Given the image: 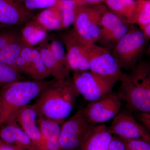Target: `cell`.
Listing matches in <instances>:
<instances>
[{
    "mask_svg": "<svg viewBox=\"0 0 150 150\" xmlns=\"http://www.w3.org/2000/svg\"><path fill=\"white\" fill-rule=\"evenodd\" d=\"M79 95L72 77L54 79L38 96L35 103L38 116L63 123L72 112Z\"/></svg>",
    "mask_w": 150,
    "mask_h": 150,
    "instance_id": "6da1fadb",
    "label": "cell"
},
{
    "mask_svg": "<svg viewBox=\"0 0 150 150\" xmlns=\"http://www.w3.org/2000/svg\"><path fill=\"white\" fill-rule=\"evenodd\" d=\"M121 84L117 94L132 112H150V67L140 61L129 74L122 73Z\"/></svg>",
    "mask_w": 150,
    "mask_h": 150,
    "instance_id": "7a4b0ae2",
    "label": "cell"
},
{
    "mask_svg": "<svg viewBox=\"0 0 150 150\" xmlns=\"http://www.w3.org/2000/svg\"><path fill=\"white\" fill-rule=\"evenodd\" d=\"M51 81L52 80H23L1 87L0 108L1 119L0 126L12 117L21 108L29 105Z\"/></svg>",
    "mask_w": 150,
    "mask_h": 150,
    "instance_id": "3957f363",
    "label": "cell"
},
{
    "mask_svg": "<svg viewBox=\"0 0 150 150\" xmlns=\"http://www.w3.org/2000/svg\"><path fill=\"white\" fill-rule=\"evenodd\" d=\"M147 42L139 28L131 25L112 50V56L121 69L131 70L139 62Z\"/></svg>",
    "mask_w": 150,
    "mask_h": 150,
    "instance_id": "277c9868",
    "label": "cell"
},
{
    "mask_svg": "<svg viewBox=\"0 0 150 150\" xmlns=\"http://www.w3.org/2000/svg\"><path fill=\"white\" fill-rule=\"evenodd\" d=\"M108 9L107 6L102 4L87 5L80 8L73 23V31L83 40L96 43L100 36V23Z\"/></svg>",
    "mask_w": 150,
    "mask_h": 150,
    "instance_id": "5b68a950",
    "label": "cell"
},
{
    "mask_svg": "<svg viewBox=\"0 0 150 150\" xmlns=\"http://www.w3.org/2000/svg\"><path fill=\"white\" fill-rule=\"evenodd\" d=\"M86 52L90 71L115 82L119 80L123 72L109 50L87 42Z\"/></svg>",
    "mask_w": 150,
    "mask_h": 150,
    "instance_id": "8992f818",
    "label": "cell"
},
{
    "mask_svg": "<svg viewBox=\"0 0 150 150\" xmlns=\"http://www.w3.org/2000/svg\"><path fill=\"white\" fill-rule=\"evenodd\" d=\"M94 125L84 114L83 108L78 111L62 124L59 150H79L85 136Z\"/></svg>",
    "mask_w": 150,
    "mask_h": 150,
    "instance_id": "52a82bcc",
    "label": "cell"
},
{
    "mask_svg": "<svg viewBox=\"0 0 150 150\" xmlns=\"http://www.w3.org/2000/svg\"><path fill=\"white\" fill-rule=\"evenodd\" d=\"M72 79L79 94L90 102L112 91L116 83L88 71L74 72Z\"/></svg>",
    "mask_w": 150,
    "mask_h": 150,
    "instance_id": "ba28073f",
    "label": "cell"
},
{
    "mask_svg": "<svg viewBox=\"0 0 150 150\" xmlns=\"http://www.w3.org/2000/svg\"><path fill=\"white\" fill-rule=\"evenodd\" d=\"M132 112L127 108L121 109L108 127L110 133L121 139L150 142L149 131L139 123Z\"/></svg>",
    "mask_w": 150,
    "mask_h": 150,
    "instance_id": "9c48e42d",
    "label": "cell"
},
{
    "mask_svg": "<svg viewBox=\"0 0 150 150\" xmlns=\"http://www.w3.org/2000/svg\"><path fill=\"white\" fill-rule=\"evenodd\" d=\"M122 106V101L116 93L110 91L83 108L84 114L94 124L104 123L117 115Z\"/></svg>",
    "mask_w": 150,
    "mask_h": 150,
    "instance_id": "30bf717a",
    "label": "cell"
},
{
    "mask_svg": "<svg viewBox=\"0 0 150 150\" xmlns=\"http://www.w3.org/2000/svg\"><path fill=\"white\" fill-rule=\"evenodd\" d=\"M59 39L65 46L70 70L73 72L88 71L86 52L87 41L79 37L72 29L60 34Z\"/></svg>",
    "mask_w": 150,
    "mask_h": 150,
    "instance_id": "8fae6325",
    "label": "cell"
},
{
    "mask_svg": "<svg viewBox=\"0 0 150 150\" xmlns=\"http://www.w3.org/2000/svg\"><path fill=\"white\" fill-rule=\"evenodd\" d=\"M16 71L34 80H43L50 76L37 48L24 46L17 60Z\"/></svg>",
    "mask_w": 150,
    "mask_h": 150,
    "instance_id": "7c38bea8",
    "label": "cell"
},
{
    "mask_svg": "<svg viewBox=\"0 0 150 150\" xmlns=\"http://www.w3.org/2000/svg\"><path fill=\"white\" fill-rule=\"evenodd\" d=\"M33 17L18 0H0V28L24 25Z\"/></svg>",
    "mask_w": 150,
    "mask_h": 150,
    "instance_id": "4fadbf2b",
    "label": "cell"
},
{
    "mask_svg": "<svg viewBox=\"0 0 150 150\" xmlns=\"http://www.w3.org/2000/svg\"><path fill=\"white\" fill-rule=\"evenodd\" d=\"M38 111L34 104H29L21 108L11 118L15 119L31 140L33 150L40 144L41 140V132L38 123Z\"/></svg>",
    "mask_w": 150,
    "mask_h": 150,
    "instance_id": "5bb4252c",
    "label": "cell"
},
{
    "mask_svg": "<svg viewBox=\"0 0 150 150\" xmlns=\"http://www.w3.org/2000/svg\"><path fill=\"white\" fill-rule=\"evenodd\" d=\"M0 127V139L17 150H33L31 140L14 118H10Z\"/></svg>",
    "mask_w": 150,
    "mask_h": 150,
    "instance_id": "9a60e30c",
    "label": "cell"
},
{
    "mask_svg": "<svg viewBox=\"0 0 150 150\" xmlns=\"http://www.w3.org/2000/svg\"><path fill=\"white\" fill-rule=\"evenodd\" d=\"M38 123L41 132V140L33 150H59L62 123L42 116H38Z\"/></svg>",
    "mask_w": 150,
    "mask_h": 150,
    "instance_id": "2e32d148",
    "label": "cell"
},
{
    "mask_svg": "<svg viewBox=\"0 0 150 150\" xmlns=\"http://www.w3.org/2000/svg\"><path fill=\"white\" fill-rule=\"evenodd\" d=\"M113 138L104 123L95 124L86 134L79 150H109Z\"/></svg>",
    "mask_w": 150,
    "mask_h": 150,
    "instance_id": "e0dca14e",
    "label": "cell"
},
{
    "mask_svg": "<svg viewBox=\"0 0 150 150\" xmlns=\"http://www.w3.org/2000/svg\"><path fill=\"white\" fill-rule=\"evenodd\" d=\"M48 32L32 19L24 25L20 35L25 46L34 47L46 40Z\"/></svg>",
    "mask_w": 150,
    "mask_h": 150,
    "instance_id": "ac0fdd59",
    "label": "cell"
},
{
    "mask_svg": "<svg viewBox=\"0 0 150 150\" xmlns=\"http://www.w3.org/2000/svg\"><path fill=\"white\" fill-rule=\"evenodd\" d=\"M32 19L47 31L62 29V14L56 5L42 10Z\"/></svg>",
    "mask_w": 150,
    "mask_h": 150,
    "instance_id": "d6986e66",
    "label": "cell"
},
{
    "mask_svg": "<svg viewBox=\"0 0 150 150\" xmlns=\"http://www.w3.org/2000/svg\"><path fill=\"white\" fill-rule=\"evenodd\" d=\"M40 52L43 63L54 79L63 80L71 77L70 73L63 69L55 59L49 44L46 40L37 47Z\"/></svg>",
    "mask_w": 150,
    "mask_h": 150,
    "instance_id": "ffe728a7",
    "label": "cell"
},
{
    "mask_svg": "<svg viewBox=\"0 0 150 150\" xmlns=\"http://www.w3.org/2000/svg\"><path fill=\"white\" fill-rule=\"evenodd\" d=\"M87 5L84 0H60L56 5L62 14V29L73 25L78 10Z\"/></svg>",
    "mask_w": 150,
    "mask_h": 150,
    "instance_id": "44dd1931",
    "label": "cell"
},
{
    "mask_svg": "<svg viewBox=\"0 0 150 150\" xmlns=\"http://www.w3.org/2000/svg\"><path fill=\"white\" fill-rule=\"evenodd\" d=\"M135 2L136 0H105L104 3L109 10L125 22L132 25Z\"/></svg>",
    "mask_w": 150,
    "mask_h": 150,
    "instance_id": "7402d4cb",
    "label": "cell"
},
{
    "mask_svg": "<svg viewBox=\"0 0 150 150\" xmlns=\"http://www.w3.org/2000/svg\"><path fill=\"white\" fill-rule=\"evenodd\" d=\"M24 46L20 34H18L12 42L0 50V63L10 66L16 70L17 60Z\"/></svg>",
    "mask_w": 150,
    "mask_h": 150,
    "instance_id": "603a6c76",
    "label": "cell"
},
{
    "mask_svg": "<svg viewBox=\"0 0 150 150\" xmlns=\"http://www.w3.org/2000/svg\"><path fill=\"white\" fill-rule=\"evenodd\" d=\"M124 22H125L117 15L108 9L100 23V33L97 42L103 40L111 31Z\"/></svg>",
    "mask_w": 150,
    "mask_h": 150,
    "instance_id": "cb8c5ba5",
    "label": "cell"
},
{
    "mask_svg": "<svg viewBox=\"0 0 150 150\" xmlns=\"http://www.w3.org/2000/svg\"><path fill=\"white\" fill-rule=\"evenodd\" d=\"M150 23V1L136 0L132 24L139 28Z\"/></svg>",
    "mask_w": 150,
    "mask_h": 150,
    "instance_id": "d4e9b609",
    "label": "cell"
},
{
    "mask_svg": "<svg viewBox=\"0 0 150 150\" xmlns=\"http://www.w3.org/2000/svg\"><path fill=\"white\" fill-rule=\"evenodd\" d=\"M131 25L123 23L99 42L103 45V47L108 50V48H111L113 50L118 41L128 32Z\"/></svg>",
    "mask_w": 150,
    "mask_h": 150,
    "instance_id": "484cf974",
    "label": "cell"
},
{
    "mask_svg": "<svg viewBox=\"0 0 150 150\" xmlns=\"http://www.w3.org/2000/svg\"><path fill=\"white\" fill-rule=\"evenodd\" d=\"M53 55L57 62L63 69L70 73L67 58L66 49L64 44L60 39H53L51 43H48Z\"/></svg>",
    "mask_w": 150,
    "mask_h": 150,
    "instance_id": "4316f807",
    "label": "cell"
},
{
    "mask_svg": "<svg viewBox=\"0 0 150 150\" xmlns=\"http://www.w3.org/2000/svg\"><path fill=\"white\" fill-rule=\"evenodd\" d=\"M24 80V78L13 67L0 63V87L14 82Z\"/></svg>",
    "mask_w": 150,
    "mask_h": 150,
    "instance_id": "83f0119b",
    "label": "cell"
},
{
    "mask_svg": "<svg viewBox=\"0 0 150 150\" xmlns=\"http://www.w3.org/2000/svg\"><path fill=\"white\" fill-rule=\"evenodd\" d=\"M60 0H23V5L30 11L44 9L54 6Z\"/></svg>",
    "mask_w": 150,
    "mask_h": 150,
    "instance_id": "f1b7e54d",
    "label": "cell"
},
{
    "mask_svg": "<svg viewBox=\"0 0 150 150\" xmlns=\"http://www.w3.org/2000/svg\"><path fill=\"white\" fill-rule=\"evenodd\" d=\"M121 139L124 143L126 150H150V142L149 141L141 139Z\"/></svg>",
    "mask_w": 150,
    "mask_h": 150,
    "instance_id": "f546056e",
    "label": "cell"
},
{
    "mask_svg": "<svg viewBox=\"0 0 150 150\" xmlns=\"http://www.w3.org/2000/svg\"><path fill=\"white\" fill-rule=\"evenodd\" d=\"M134 117L139 123L148 131H150V112L138 111L134 112Z\"/></svg>",
    "mask_w": 150,
    "mask_h": 150,
    "instance_id": "4dcf8cb0",
    "label": "cell"
},
{
    "mask_svg": "<svg viewBox=\"0 0 150 150\" xmlns=\"http://www.w3.org/2000/svg\"><path fill=\"white\" fill-rule=\"evenodd\" d=\"M18 35L17 33L12 31L0 33V50L5 48L12 42Z\"/></svg>",
    "mask_w": 150,
    "mask_h": 150,
    "instance_id": "1f68e13d",
    "label": "cell"
},
{
    "mask_svg": "<svg viewBox=\"0 0 150 150\" xmlns=\"http://www.w3.org/2000/svg\"><path fill=\"white\" fill-rule=\"evenodd\" d=\"M109 150H126L124 143L121 138L113 137Z\"/></svg>",
    "mask_w": 150,
    "mask_h": 150,
    "instance_id": "d6a6232c",
    "label": "cell"
},
{
    "mask_svg": "<svg viewBox=\"0 0 150 150\" xmlns=\"http://www.w3.org/2000/svg\"><path fill=\"white\" fill-rule=\"evenodd\" d=\"M139 29L143 32L147 41H149L150 39V23L146 25Z\"/></svg>",
    "mask_w": 150,
    "mask_h": 150,
    "instance_id": "836d02e7",
    "label": "cell"
},
{
    "mask_svg": "<svg viewBox=\"0 0 150 150\" xmlns=\"http://www.w3.org/2000/svg\"><path fill=\"white\" fill-rule=\"evenodd\" d=\"M0 150H17L8 144L0 139Z\"/></svg>",
    "mask_w": 150,
    "mask_h": 150,
    "instance_id": "e575fe53",
    "label": "cell"
},
{
    "mask_svg": "<svg viewBox=\"0 0 150 150\" xmlns=\"http://www.w3.org/2000/svg\"><path fill=\"white\" fill-rule=\"evenodd\" d=\"M89 5H97L104 3L105 0H84Z\"/></svg>",
    "mask_w": 150,
    "mask_h": 150,
    "instance_id": "d590c367",
    "label": "cell"
},
{
    "mask_svg": "<svg viewBox=\"0 0 150 150\" xmlns=\"http://www.w3.org/2000/svg\"><path fill=\"white\" fill-rule=\"evenodd\" d=\"M1 108H0V124H1Z\"/></svg>",
    "mask_w": 150,
    "mask_h": 150,
    "instance_id": "8d00e7d4",
    "label": "cell"
},
{
    "mask_svg": "<svg viewBox=\"0 0 150 150\" xmlns=\"http://www.w3.org/2000/svg\"><path fill=\"white\" fill-rule=\"evenodd\" d=\"M148 1H150V0H148Z\"/></svg>",
    "mask_w": 150,
    "mask_h": 150,
    "instance_id": "74e56055",
    "label": "cell"
}]
</instances>
